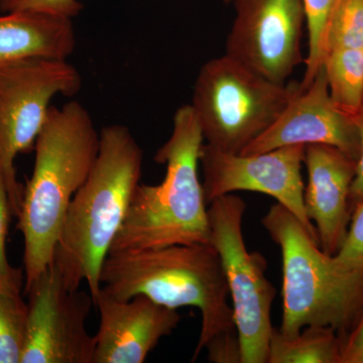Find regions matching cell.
I'll return each mask as SVG.
<instances>
[{"mask_svg":"<svg viewBox=\"0 0 363 363\" xmlns=\"http://www.w3.org/2000/svg\"><path fill=\"white\" fill-rule=\"evenodd\" d=\"M101 290L117 300L136 296L201 313L193 362L203 350L213 363H241L240 341L220 257L210 243L109 252L100 274Z\"/></svg>","mask_w":363,"mask_h":363,"instance_id":"obj_1","label":"cell"},{"mask_svg":"<svg viewBox=\"0 0 363 363\" xmlns=\"http://www.w3.org/2000/svg\"><path fill=\"white\" fill-rule=\"evenodd\" d=\"M99 147L100 133L82 104L50 107L18 216L25 240V290L54 260L72 199L89 177Z\"/></svg>","mask_w":363,"mask_h":363,"instance_id":"obj_2","label":"cell"},{"mask_svg":"<svg viewBox=\"0 0 363 363\" xmlns=\"http://www.w3.org/2000/svg\"><path fill=\"white\" fill-rule=\"evenodd\" d=\"M143 161L142 147L126 126L104 128L96 162L67 212L52 262L70 290L85 281L93 302L101 290L104 260L140 183Z\"/></svg>","mask_w":363,"mask_h":363,"instance_id":"obj_3","label":"cell"},{"mask_svg":"<svg viewBox=\"0 0 363 363\" xmlns=\"http://www.w3.org/2000/svg\"><path fill=\"white\" fill-rule=\"evenodd\" d=\"M204 140L192 106H181L171 136L155 156L166 166V176L159 185L138 184L111 252L210 243L207 203L198 176Z\"/></svg>","mask_w":363,"mask_h":363,"instance_id":"obj_4","label":"cell"},{"mask_svg":"<svg viewBox=\"0 0 363 363\" xmlns=\"http://www.w3.org/2000/svg\"><path fill=\"white\" fill-rule=\"evenodd\" d=\"M283 259V317L279 332L297 335L307 326L350 327L362 300L363 271L339 266L334 255L297 217L277 203L262 220Z\"/></svg>","mask_w":363,"mask_h":363,"instance_id":"obj_5","label":"cell"},{"mask_svg":"<svg viewBox=\"0 0 363 363\" xmlns=\"http://www.w3.org/2000/svg\"><path fill=\"white\" fill-rule=\"evenodd\" d=\"M300 91V82H272L224 55L200 69L190 105L208 145L240 154Z\"/></svg>","mask_w":363,"mask_h":363,"instance_id":"obj_6","label":"cell"},{"mask_svg":"<svg viewBox=\"0 0 363 363\" xmlns=\"http://www.w3.org/2000/svg\"><path fill=\"white\" fill-rule=\"evenodd\" d=\"M81 86L80 73L67 59L28 57L0 64V169L11 214H20L25 190L16 179V157L35 147L52 98L74 96Z\"/></svg>","mask_w":363,"mask_h":363,"instance_id":"obj_7","label":"cell"},{"mask_svg":"<svg viewBox=\"0 0 363 363\" xmlns=\"http://www.w3.org/2000/svg\"><path fill=\"white\" fill-rule=\"evenodd\" d=\"M210 245L220 257L240 341L241 363H267L274 327L272 305L276 290L266 276L267 262L250 252L243 238L245 203L238 196L210 202Z\"/></svg>","mask_w":363,"mask_h":363,"instance_id":"obj_8","label":"cell"},{"mask_svg":"<svg viewBox=\"0 0 363 363\" xmlns=\"http://www.w3.org/2000/svg\"><path fill=\"white\" fill-rule=\"evenodd\" d=\"M28 319L21 363H93L96 339L86 327L92 296L70 290L52 262L25 290Z\"/></svg>","mask_w":363,"mask_h":363,"instance_id":"obj_9","label":"cell"},{"mask_svg":"<svg viewBox=\"0 0 363 363\" xmlns=\"http://www.w3.org/2000/svg\"><path fill=\"white\" fill-rule=\"evenodd\" d=\"M235 18L227 56L257 75L285 84L303 59V0H233Z\"/></svg>","mask_w":363,"mask_h":363,"instance_id":"obj_10","label":"cell"},{"mask_svg":"<svg viewBox=\"0 0 363 363\" xmlns=\"http://www.w3.org/2000/svg\"><path fill=\"white\" fill-rule=\"evenodd\" d=\"M305 145H286L259 154H229L204 143L199 164L207 205L221 196L238 191L271 196L301 221L318 240L317 231L306 213L304 182Z\"/></svg>","mask_w":363,"mask_h":363,"instance_id":"obj_11","label":"cell"},{"mask_svg":"<svg viewBox=\"0 0 363 363\" xmlns=\"http://www.w3.org/2000/svg\"><path fill=\"white\" fill-rule=\"evenodd\" d=\"M294 145H331L357 161L359 157L357 124L331 99L324 65L311 84L301 88L277 121L240 154H259Z\"/></svg>","mask_w":363,"mask_h":363,"instance_id":"obj_12","label":"cell"},{"mask_svg":"<svg viewBox=\"0 0 363 363\" xmlns=\"http://www.w3.org/2000/svg\"><path fill=\"white\" fill-rule=\"evenodd\" d=\"M100 314L93 363H143L162 338L171 335L181 316L177 309L145 296L117 300L100 290L94 300Z\"/></svg>","mask_w":363,"mask_h":363,"instance_id":"obj_13","label":"cell"},{"mask_svg":"<svg viewBox=\"0 0 363 363\" xmlns=\"http://www.w3.org/2000/svg\"><path fill=\"white\" fill-rule=\"evenodd\" d=\"M357 160L337 147L307 145L304 164L308 185L304 190L306 213L314 222L320 247L335 255L342 247L352 215L350 188Z\"/></svg>","mask_w":363,"mask_h":363,"instance_id":"obj_14","label":"cell"},{"mask_svg":"<svg viewBox=\"0 0 363 363\" xmlns=\"http://www.w3.org/2000/svg\"><path fill=\"white\" fill-rule=\"evenodd\" d=\"M76 47L73 21L50 14H0V64L28 57L67 59Z\"/></svg>","mask_w":363,"mask_h":363,"instance_id":"obj_15","label":"cell"},{"mask_svg":"<svg viewBox=\"0 0 363 363\" xmlns=\"http://www.w3.org/2000/svg\"><path fill=\"white\" fill-rule=\"evenodd\" d=\"M267 363H341L338 332L331 327L307 326L286 337L274 329Z\"/></svg>","mask_w":363,"mask_h":363,"instance_id":"obj_16","label":"cell"},{"mask_svg":"<svg viewBox=\"0 0 363 363\" xmlns=\"http://www.w3.org/2000/svg\"><path fill=\"white\" fill-rule=\"evenodd\" d=\"M324 67L331 99L354 118L363 111V49L329 52Z\"/></svg>","mask_w":363,"mask_h":363,"instance_id":"obj_17","label":"cell"},{"mask_svg":"<svg viewBox=\"0 0 363 363\" xmlns=\"http://www.w3.org/2000/svg\"><path fill=\"white\" fill-rule=\"evenodd\" d=\"M306 11V25L308 28L307 59L305 60L304 78L301 81V88L306 89L316 76L317 72L324 65L326 60V39L332 16L335 13L341 0H303Z\"/></svg>","mask_w":363,"mask_h":363,"instance_id":"obj_18","label":"cell"},{"mask_svg":"<svg viewBox=\"0 0 363 363\" xmlns=\"http://www.w3.org/2000/svg\"><path fill=\"white\" fill-rule=\"evenodd\" d=\"M26 319L28 304L21 294L0 292V363H21Z\"/></svg>","mask_w":363,"mask_h":363,"instance_id":"obj_19","label":"cell"},{"mask_svg":"<svg viewBox=\"0 0 363 363\" xmlns=\"http://www.w3.org/2000/svg\"><path fill=\"white\" fill-rule=\"evenodd\" d=\"M345 49H363V0H341L332 16L327 32V56Z\"/></svg>","mask_w":363,"mask_h":363,"instance_id":"obj_20","label":"cell"},{"mask_svg":"<svg viewBox=\"0 0 363 363\" xmlns=\"http://www.w3.org/2000/svg\"><path fill=\"white\" fill-rule=\"evenodd\" d=\"M11 215V203L6 182L0 169V292L21 294L23 271L11 267L6 255V238Z\"/></svg>","mask_w":363,"mask_h":363,"instance_id":"obj_21","label":"cell"},{"mask_svg":"<svg viewBox=\"0 0 363 363\" xmlns=\"http://www.w3.org/2000/svg\"><path fill=\"white\" fill-rule=\"evenodd\" d=\"M79 0H0V13H35L73 20L82 11Z\"/></svg>","mask_w":363,"mask_h":363,"instance_id":"obj_22","label":"cell"},{"mask_svg":"<svg viewBox=\"0 0 363 363\" xmlns=\"http://www.w3.org/2000/svg\"><path fill=\"white\" fill-rule=\"evenodd\" d=\"M334 259L344 269L363 271V202L353 208L347 235Z\"/></svg>","mask_w":363,"mask_h":363,"instance_id":"obj_23","label":"cell"},{"mask_svg":"<svg viewBox=\"0 0 363 363\" xmlns=\"http://www.w3.org/2000/svg\"><path fill=\"white\" fill-rule=\"evenodd\" d=\"M341 363H363V290L357 314L350 327L339 334Z\"/></svg>","mask_w":363,"mask_h":363,"instance_id":"obj_24","label":"cell"},{"mask_svg":"<svg viewBox=\"0 0 363 363\" xmlns=\"http://www.w3.org/2000/svg\"><path fill=\"white\" fill-rule=\"evenodd\" d=\"M354 123L357 124L360 140V152L357 162V171L350 188V204L354 208L355 205L363 202V111L355 116Z\"/></svg>","mask_w":363,"mask_h":363,"instance_id":"obj_25","label":"cell"},{"mask_svg":"<svg viewBox=\"0 0 363 363\" xmlns=\"http://www.w3.org/2000/svg\"><path fill=\"white\" fill-rule=\"evenodd\" d=\"M226 1H230V0H226Z\"/></svg>","mask_w":363,"mask_h":363,"instance_id":"obj_26","label":"cell"}]
</instances>
